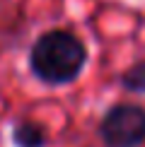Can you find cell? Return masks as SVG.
I'll list each match as a JSON object with an SVG mask.
<instances>
[{
    "instance_id": "obj_4",
    "label": "cell",
    "mask_w": 145,
    "mask_h": 147,
    "mask_svg": "<svg viewBox=\"0 0 145 147\" xmlns=\"http://www.w3.org/2000/svg\"><path fill=\"white\" fill-rule=\"evenodd\" d=\"M121 87L131 94H145V60H138L128 70H123Z\"/></svg>"
},
{
    "instance_id": "obj_3",
    "label": "cell",
    "mask_w": 145,
    "mask_h": 147,
    "mask_svg": "<svg viewBox=\"0 0 145 147\" xmlns=\"http://www.w3.org/2000/svg\"><path fill=\"white\" fill-rule=\"evenodd\" d=\"M12 145L15 147H46L48 133L36 121H17L12 125Z\"/></svg>"
},
{
    "instance_id": "obj_1",
    "label": "cell",
    "mask_w": 145,
    "mask_h": 147,
    "mask_svg": "<svg viewBox=\"0 0 145 147\" xmlns=\"http://www.w3.org/2000/svg\"><path fill=\"white\" fill-rule=\"evenodd\" d=\"M87 48L72 32L51 29L34 41L29 53V70L48 87H63L82 75Z\"/></svg>"
},
{
    "instance_id": "obj_2",
    "label": "cell",
    "mask_w": 145,
    "mask_h": 147,
    "mask_svg": "<svg viewBox=\"0 0 145 147\" xmlns=\"http://www.w3.org/2000/svg\"><path fill=\"white\" fill-rule=\"evenodd\" d=\"M99 140L104 147H143L145 109L140 104H114L99 121Z\"/></svg>"
}]
</instances>
